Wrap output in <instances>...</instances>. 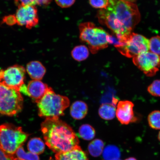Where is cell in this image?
<instances>
[{
    "mask_svg": "<svg viewBox=\"0 0 160 160\" xmlns=\"http://www.w3.org/2000/svg\"><path fill=\"white\" fill-rule=\"evenodd\" d=\"M100 23L107 26L119 40L131 33L141 19L137 5L120 0H109L107 9L98 12Z\"/></svg>",
    "mask_w": 160,
    "mask_h": 160,
    "instance_id": "6da1fadb",
    "label": "cell"
},
{
    "mask_svg": "<svg viewBox=\"0 0 160 160\" xmlns=\"http://www.w3.org/2000/svg\"><path fill=\"white\" fill-rule=\"evenodd\" d=\"M59 118H46L41 127L46 145L56 154L69 151L79 143L72 128Z\"/></svg>",
    "mask_w": 160,
    "mask_h": 160,
    "instance_id": "7a4b0ae2",
    "label": "cell"
},
{
    "mask_svg": "<svg viewBox=\"0 0 160 160\" xmlns=\"http://www.w3.org/2000/svg\"><path fill=\"white\" fill-rule=\"evenodd\" d=\"M40 117L46 118H59L69 107L70 101L67 97L57 94L51 88L37 103Z\"/></svg>",
    "mask_w": 160,
    "mask_h": 160,
    "instance_id": "3957f363",
    "label": "cell"
},
{
    "mask_svg": "<svg viewBox=\"0 0 160 160\" xmlns=\"http://www.w3.org/2000/svg\"><path fill=\"white\" fill-rule=\"evenodd\" d=\"M29 136L21 127L7 123L0 125V148L7 155L14 157Z\"/></svg>",
    "mask_w": 160,
    "mask_h": 160,
    "instance_id": "277c9868",
    "label": "cell"
},
{
    "mask_svg": "<svg viewBox=\"0 0 160 160\" xmlns=\"http://www.w3.org/2000/svg\"><path fill=\"white\" fill-rule=\"evenodd\" d=\"M79 29L80 39L88 44L91 53H97L100 50L108 47L109 35L101 28L88 22L81 24Z\"/></svg>",
    "mask_w": 160,
    "mask_h": 160,
    "instance_id": "5b68a950",
    "label": "cell"
},
{
    "mask_svg": "<svg viewBox=\"0 0 160 160\" xmlns=\"http://www.w3.org/2000/svg\"><path fill=\"white\" fill-rule=\"evenodd\" d=\"M23 98L21 93L0 82V114L13 116L21 111Z\"/></svg>",
    "mask_w": 160,
    "mask_h": 160,
    "instance_id": "8992f818",
    "label": "cell"
},
{
    "mask_svg": "<svg viewBox=\"0 0 160 160\" xmlns=\"http://www.w3.org/2000/svg\"><path fill=\"white\" fill-rule=\"evenodd\" d=\"M117 49L125 57L133 58L149 51V40L141 35L131 33L126 37L122 45Z\"/></svg>",
    "mask_w": 160,
    "mask_h": 160,
    "instance_id": "52a82bcc",
    "label": "cell"
},
{
    "mask_svg": "<svg viewBox=\"0 0 160 160\" xmlns=\"http://www.w3.org/2000/svg\"><path fill=\"white\" fill-rule=\"evenodd\" d=\"M134 64L148 77L154 76L160 68V56L150 51L143 52L133 58Z\"/></svg>",
    "mask_w": 160,
    "mask_h": 160,
    "instance_id": "ba28073f",
    "label": "cell"
},
{
    "mask_svg": "<svg viewBox=\"0 0 160 160\" xmlns=\"http://www.w3.org/2000/svg\"><path fill=\"white\" fill-rule=\"evenodd\" d=\"M26 70L23 66L15 65L0 71V82L19 92L24 85Z\"/></svg>",
    "mask_w": 160,
    "mask_h": 160,
    "instance_id": "9c48e42d",
    "label": "cell"
},
{
    "mask_svg": "<svg viewBox=\"0 0 160 160\" xmlns=\"http://www.w3.org/2000/svg\"><path fill=\"white\" fill-rule=\"evenodd\" d=\"M17 23L28 29L35 27L39 23L37 8L34 5L20 6L15 15Z\"/></svg>",
    "mask_w": 160,
    "mask_h": 160,
    "instance_id": "30bf717a",
    "label": "cell"
},
{
    "mask_svg": "<svg viewBox=\"0 0 160 160\" xmlns=\"http://www.w3.org/2000/svg\"><path fill=\"white\" fill-rule=\"evenodd\" d=\"M133 103L131 101H119L116 110V116L122 124L128 125L137 121L133 111Z\"/></svg>",
    "mask_w": 160,
    "mask_h": 160,
    "instance_id": "8fae6325",
    "label": "cell"
},
{
    "mask_svg": "<svg viewBox=\"0 0 160 160\" xmlns=\"http://www.w3.org/2000/svg\"><path fill=\"white\" fill-rule=\"evenodd\" d=\"M49 88L46 84L39 80H33L28 85V95L37 103L45 95Z\"/></svg>",
    "mask_w": 160,
    "mask_h": 160,
    "instance_id": "7c38bea8",
    "label": "cell"
},
{
    "mask_svg": "<svg viewBox=\"0 0 160 160\" xmlns=\"http://www.w3.org/2000/svg\"><path fill=\"white\" fill-rule=\"evenodd\" d=\"M54 160H89L88 156L79 145L69 151L56 154Z\"/></svg>",
    "mask_w": 160,
    "mask_h": 160,
    "instance_id": "4fadbf2b",
    "label": "cell"
},
{
    "mask_svg": "<svg viewBox=\"0 0 160 160\" xmlns=\"http://www.w3.org/2000/svg\"><path fill=\"white\" fill-rule=\"evenodd\" d=\"M27 71L32 79L39 81L43 78L46 72L45 67L38 61H32L28 63Z\"/></svg>",
    "mask_w": 160,
    "mask_h": 160,
    "instance_id": "5bb4252c",
    "label": "cell"
},
{
    "mask_svg": "<svg viewBox=\"0 0 160 160\" xmlns=\"http://www.w3.org/2000/svg\"><path fill=\"white\" fill-rule=\"evenodd\" d=\"M88 112V105L82 101H75L70 108V114L71 117L75 119H83L87 115Z\"/></svg>",
    "mask_w": 160,
    "mask_h": 160,
    "instance_id": "9a60e30c",
    "label": "cell"
},
{
    "mask_svg": "<svg viewBox=\"0 0 160 160\" xmlns=\"http://www.w3.org/2000/svg\"><path fill=\"white\" fill-rule=\"evenodd\" d=\"M115 104L114 103H103L99 108V115L101 118L111 120L114 118L116 114Z\"/></svg>",
    "mask_w": 160,
    "mask_h": 160,
    "instance_id": "2e32d148",
    "label": "cell"
},
{
    "mask_svg": "<svg viewBox=\"0 0 160 160\" xmlns=\"http://www.w3.org/2000/svg\"><path fill=\"white\" fill-rule=\"evenodd\" d=\"M27 148L29 152L39 155L44 152L45 144L42 140L40 138H34L28 142Z\"/></svg>",
    "mask_w": 160,
    "mask_h": 160,
    "instance_id": "e0dca14e",
    "label": "cell"
},
{
    "mask_svg": "<svg viewBox=\"0 0 160 160\" xmlns=\"http://www.w3.org/2000/svg\"><path fill=\"white\" fill-rule=\"evenodd\" d=\"M89 50L85 45L77 46L74 48L71 52L72 57L76 61L81 62L84 61L88 57Z\"/></svg>",
    "mask_w": 160,
    "mask_h": 160,
    "instance_id": "ac0fdd59",
    "label": "cell"
},
{
    "mask_svg": "<svg viewBox=\"0 0 160 160\" xmlns=\"http://www.w3.org/2000/svg\"><path fill=\"white\" fill-rule=\"evenodd\" d=\"M104 146V144L102 140L99 139L93 140L88 146V150L90 154L93 157H99L102 153Z\"/></svg>",
    "mask_w": 160,
    "mask_h": 160,
    "instance_id": "d6986e66",
    "label": "cell"
},
{
    "mask_svg": "<svg viewBox=\"0 0 160 160\" xmlns=\"http://www.w3.org/2000/svg\"><path fill=\"white\" fill-rule=\"evenodd\" d=\"M79 133L82 138L87 141L93 139L96 133L94 128L89 124H84L81 126L79 130Z\"/></svg>",
    "mask_w": 160,
    "mask_h": 160,
    "instance_id": "ffe728a7",
    "label": "cell"
},
{
    "mask_svg": "<svg viewBox=\"0 0 160 160\" xmlns=\"http://www.w3.org/2000/svg\"><path fill=\"white\" fill-rule=\"evenodd\" d=\"M121 153L118 148L114 146H109L105 149L103 157L105 160L118 159Z\"/></svg>",
    "mask_w": 160,
    "mask_h": 160,
    "instance_id": "44dd1931",
    "label": "cell"
},
{
    "mask_svg": "<svg viewBox=\"0 0 160 160\" xmlns=\"http://www.w3.org/2000/svg\"><path fill=\"white\" fill-rule=\"evenodd\" d=\"M148 122L152 128L160 129V111H155L150 113L148 117Z\"/></svg>",
    "mask_w": 160,
    "mask_h": 160,
    "instance_id": "7402d4cb",
    "label": "cell"
},
{
    "mask_svg": "<svg viewBox=\"0 0 160 160\" xmlns=\"http://www.w3.org/2000/svg\"><path fill=\"white\" fill-rule=\"evenodd\" d=\"M15 154L17 158L23 160H40L38 155L30 152H26L22 146L17 150Z\"/></svg>",
    "mask_w": 160,
    "mask_h": 160,
    "instance_id": "603a6c76",
    "label": "cell"
},
{
    "mask_svg": "<svg viewBox=\"0 0 160 160\" xmlns=\"http://www.w3.org/2000/svg\"><path fill=\"white\" fill-rule=\"evenodd\" d=\"M149 50L151 52L160 55V37L152 38L149 40Z\"/></svg>",
    "mask_w": 160,
    "mask_h": 160,
    "instance_id": "cb8c5ba5",
    "label": "cell"
},
{
    "mask_svg": "<svg viewBox=\"0 0 160 160\" xmlns=\"http://www.w3.org/2000/svg\"><path fill=\"white\" fill-rule=\"evenodd\" d=\"M148 91L152 95L160 97V80L154 81L148 87Z\"/></svg>",
    "mask_w": 160,
    "mask_h": 160,
    "instance_id": "d4e9b609",
    "label": "cell"
},
{
    "mask_svg": "<svg viewBox=\"0 0 160 160\" xmlns=\"http://www.w3.org/2000/svg\"><path fill=\"white\" fill-rule=\"evenodd\" d=\"M89 2L95 8L106 9L109 5V0H89Z\"/></svg>",
    "mask_w": 160,
    "mask_h": 160,
    "instance_id": "484cf974",
    "label": "cell"
},
{
    "mask_svg": "<svg viewBox=\"0 0 160 160\" xmlns=\"http://www.w3.org/2000/svg\"><path fill=\"white\" fill-rule=\"evenodd\" d=\"M75 0H55L57 4L62 8L71 7L75 3Z\"/></svg>",
    "mask_w": 160,
    "mask_h": 160,
    "instance_id": "4316f807",
    "label": "cell"
},
{
    "mask_svg": "<svg viewBox=\"0 0 160 160\" xmlns=\"http://www.w3.org/2000/svg\"><path fill=\"white\" fill-rule=\"evenodd\" d=\"M3 21L4 23L10 26L13 25L15 24L16 23H17L15 16L13 15L6 16L3 18Z\"/></svg>",
    "mask_w": 160,
    "mask_h": 160,
    "instance_id": "83f0119b",
    "label": "cell"
},
{
    "mask_svg": "<svg viewBox=\"0 0 160 160\" xmlns=\"http://www.w3.org/2000/svg\"><path fill=\"white\" fill-rule=\"evenodd\" d=\"M16 5L20 6L34 5L36 4V0H15Z\"/></svg>",
    "mask_w": 160,
    "mask_h": 160,
    "instance_id": "f1b7e54d",
    "label": "cell"
},
{
    "mask_svg": "<svg viewBox=\"0 0 160 160\" xmlns=\"http://www.w3.org/2000/svg\"><path fill=\"white\" fill-rule=\"evenodd\" d=\"M14 158L7 155L0 148V160H12Z\"/></svg>",
    "mask_w": 160,
    "mask_h": 160,
    "instance_id": "f546056e",
    "label": "cell"
},
{
    "mask_svg": "<svg viewBox=\"0 0 160 160\" xmlns=\"http://www.w3.org/2000/svg\"><path fill=\"white\" fill-rule=\"evenodd\" d=\"M120 1L126 2H129L133 3L134 2H135L137 0H120Z\"/></svg>",
    "mask_w": 160,
    "mask_h": 160,
    "instance_id": "4dcf8cb0",
    "label": "cell"
},
{
    "mask_svg": "<svg viewBox=\"0 0 160 160\" xmlns=\"http://www.w3.org/2000/svg\"><path fill=\"white\" fill-rule=\"evenodd\" d=\"M125 160H137L135 158H127Z\"/></svg>",
    "mask_w": 160,
    "mask_h": 160,
    "instance_id": "1f68e13d",
    "label": "cell"
},
{
    "mask_svg": "<svg viewBox=\"0 0 160 160\" xmlns=\"http://www.w3.org/2000/svg\"><path fill=\"white\" fill-rule=\"evenodd\" d=\"M12 160H23L21 159H20L18 158H14Z\"/></svg>",
    "mask_w": 160,
    "mask_h": 160,
    "instance_id": "d6a6232c",
    "label": "cell"
},
{
    "mask_svg": "<svg viewBox=\"0 0 160 160\" xmlns=\"http://www.w3.org/2000/svg\"><path fill=\"white\" fill-rule=\"evenodd\" d=\"M158 138L160 141V131L159 132L158 136Z\"/></svg>",
    "mask_w": 160,
    "mask_h": 160,
    "instance_id": "836d02e7",
    "label": "cell"
},
{
    "mask_svg": "<svg viewBox=\"0 0 160 160\" xmlns=\"http://www.w3.org/2000/svg\"><path fill=\"white\" fill-rule=\"evenodd\" d=\"M121 160L118 159H115V160Z\"/></svg>",
    "mask_w": 160,
    "mask_h": 160,
    "instance_id": "e575fe53",
    "label": "cell"
}]
</instances>
